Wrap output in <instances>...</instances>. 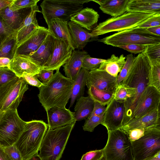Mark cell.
Here are the masks:
<instances>
[{"label":"cell","mask_w":160,"mask_h":160,"mask_svg":"<svg viewBox=\"0 0 160 160\" xmlns=\"http://www.w3.org/2000/svg\"><path fill=\"white\" fill-rule=\"evenodd\" d=\"M68 25L75 49L82 50L91 38H94L90 32L74 22L69 21Z\"/></svg>","instance_id":"484cf974"},{"label":"cell","mask_w":160,"mask_h":160,"mask_svg":"<svg viewBox=\"0 0 160 160\" xmlns=\"http://www.w3.org/2000/svg\"><path fill=\"white\" fill-rule=\"evenodd\" d=\"M90 0H44L40 4L41 12L47 25L55 19L68 22L71 17Z\"/></svg>","instance_id":"8992f818"},{"label":"cell","mask_w":160,"mask_h":160,"mask_svg":"<svg viewBox=\"0 0 160 160\" xmlns=\"http://www.w3.org/2000/svg\"><path fill=\"white\" fill-rule=\"evenodd\" d=\"M13 1V0H0V11L9 6Z\"/></svg>","instance_id":"f5cc1de1"},{"label":"cell","mask_w":160,"mask_h":160,"mask_svg":"<svg viewBox=\"0 0 160 160\" xmlns=\"http://www.w3.org/2000/svg\"><path fill=\"white\" fill-rule=\"evenodd\" d=\"M94 104V102L89 96H82L77 100L74 108L76 121L88 118L92 111Z\"/></svg>","instance_id":"f546056e"},{"label":"cell","mask_w":160,"mask_h":160,"mask_svg":"<svg viewBox=\"0 0 160 160\" xmlns=\"http://www.w3.org/2000/svg\"><path fill=\"white\" fill-rule=\"evenodd\" d=\"M90 71L83 68L80 70L75 79L70 97V107H72L76 100L84 94L87 76Z\"/></svg>","instance_id":"83f0119b"},{"label":"cell","mask_w":160,"mask_h":160,"mask_svg":"<svg viewBox=\"0 0 160 160\" xmlns=\"http://www.w3.org/2000/svg\"><path fill=\"white\" fill-rule=\"evenodd\" d=\"M136 93L135 89L121 82L116 87L113 98L117 101L124 102L125 106L134 97Z\"/></svg>","instance_id":"4dcf8cb0"},{"label":"cell","mask_w":160,"mask_h":160,"mask_svg":"<svg viewBox=\"0 0 160 160\" xmlns=\"http://www.w3.org/2000/svg\"><path fill=\"white\" fill-rule=\"evenodd\" d=\"M26 123L19 117L17 109L2 112L0 119V146L5 148L15 144Z\"/></svg>","instance_id":"9c48e42d"},{"label":"cell","mask_w":160,"mask_h":160,"mask_svg":"<svg viewBox=\"0 0 160 160\" xmlns=\"http://www.w3.org/2000/svg\"><path fill=\"white\" fill-rule=\"evenodd\" d=\"M2 148L11 160H22L21 154L15 144Z\"/></svg>","instance_id":"7bdbcfd3"},{"label":"cell","mask_w":160,"mask_h":160,"mask_svg":"<svg viewBox=\"0 0 160 160\" xmlns=\"http://www.w3.org/2000/svg\"><path fill=\"white\" fill-rule=\"evenodd\" d=\"M10 61L8 58L0 57V68L8 67Z\"/></svg>","instance_id":"db71d44e"},{"label":"cell","mask_w":160,"mask_h":160,"mask_svg":"<svg viewBox=\"0 0 160 160\" xmlns=\"http://www.w3.org/2000/svg\"><path fill=\"white\" fill-rule=\"evenodd\" d=\"M54 47V38L49 32L38 48L28 56L26 57L42 68L50 58Z\"/></svg>","instance_id":"ffe728a7"},{"label":"cell","mask_w":160,"mask_h":160,"mask_svg":"<svg viewBox=\"0 0 160 160\" xmlns=\"http://www.w3.org/2000/svg\"><path fill=\"white\" fill-rule=\"evenodd\" d=\"M49 32L55 38L67 43L75 50L68 25V22L58 19L51 21L48 25Z\"/></svg>","instance_id":"603a6c76"},{"label":"cell","mask_w":160,"mask_h":160,"mask_svg":"<svg viewBox=\"0 0 160 160\" xmlns=\"http://www.w3.org/2000/svg\"><path fill=\"white\" fill-rule=\"evenodd\" d=\"M37 20L30 25L19 28L17 30V43L30 34L34 30L39 27Z\"/></svg>","instance_id":"ab89813d"},{"label":"cell","mask_w":160,"mask_h":160,"mask_svg":"<svg viewBox=\"0 0 160 160\" xmlns=\"http://www.w3.org/2000/svg\"><path fill=\"white\" fill-rule=\"evenodd\" d=\"M104 113L100 115L94 116L87 118L83 126V130L84 131L93 132L97 126L102 123Z\"/></svg>","instance_id":"d590c367"},{"label":"cell","mask_w":160,"mask_h":160,"mask_svg":"<svg viewBox=\"0 0 160 160\" xmlns=\"http://www.w3.org/2000/svg\"><path fill=\"white\" fill-rule=\"evenodd\" d=\"M0 160H11L1 146H0Z\"/></svg>","instance_id":"11a10c76"},{"label":"cell","mask_w":160,"mask_h":160,"mask_svg":"<svg viewBox=\"0 0 160 160\" xmlns=\"http://www.w3.org/2000/svg\"><path fill=\"white\" fill-rule=\"evenodd\" d=\"M47 113L49 130L62 127L76 121L74 112L66 107H52Z\"/></svg>","instance_id":"e0dca14e"},{"label":"cell","mask_w":160,"mask_h":160,"mask_svg":"<svg viewBox=\"0 0 160 160\" xmlns=\"http://www.w3.org/2000/svg\"><path fill=\"white\" fill-rule=\"evenodd\" d=\"M106 108V107L103 106L97 102H94L92 111L87 118H89L94 116L100 115L104 113Z\"/></svg>","instance_id":"f907efd6"},{"label":"cell","mask_w":160,"mask_h":160,"mask_svg":"<svg viewBox=\"0 0 160 160\" xmlns=\"http://www.w3.org/2000/svg\"><path fill=\"white\" fill-rule=\"evenodd\" d=\"M147 46L130 44L119 46L118 48L123 49L131 53L136 54L140 53L145 49Z\"/></svg>","instance_id":"bcb514c9"},{"label":"cell","mask_w":160,"mask_h":160,"mask_svg":"<svg viewBox=\"0 0 160 160\" xmlns=\"http://www.w3.org/2000/svg\"><path fill=\"white\" fill-rule=\"evenodd\" d=\"M73 83L74 81L64 76L59 69L48 83L39 88V100L46 112L52 107H66Z\"/></svg>","instance_id":"7a4b0ae2"},{"label":"cell","mask_w":160,"mask_h":160,"mask_svg":"<svg viewBox=\"0 0 160 160\" xmlns=\"http://www.w3.org/2000/svg\"><path fill=\"white\" fill-rule=\"evenodd\" d=\"M17 34L9 37L0 45V57L11 60L13 58L17 46Z\"/></svg>","instance_id":"d6a6232c"},{"label":"cell","mask_w":160,"mask_h":160,"mask_svg":"<svg viewBox=\"0 0 160 160\" xmlns=\"http://www.w3.org/2000/svg\"><path fill=\"white\" fill-rule=\"evenodd\" d=\"M31 10L32 8L12 10L8 6L0 11V16L11 28L17 31Z\"/></svg>","instance_id":"44dd1931"},{"label":"cell","mask_w":160,"mask_h":160,"mask_svg":"<svg viewBox=\"0 0 160 160\" xmlns=\"http://www.w3.org/2000/svg\"><path fill=\"white\" fill-rule=\"evenodd\" d=\"M28 89L22 78L16 77L0 85V111L2 112L17 109Z\"/></svg>","instance_id":"30bf717a"},{"label":"cell","mask_w":160,"mask_h":160,"mask_svg":"<svg viewBox=\"0 0 160 160\" xmlns=\"http://www.w3.org/2000/svg\"><path fill=\"white\" fill-rule=\"evenodd\" d=\"M126 60V57L123 54L119 57L112 54L109 58L102 62L98 68L104 70L111 75L117 77L124 65Z\"/></svg>","instance_id":"f1b7e54d"},{"label":"cell","mask_w":160,"mask_h":160,"mask_svg":"<svg viewBox=\"0 0 160 160\" xmlns=\"http://www.w3.org/2000/svg\"><path fill=\"white\" fill-rule=\"evenodd\" d=\"M106 59L93 58L89 55H87L84 58L82 68L85 69L89 71L98 68L101 64Z\"/></svg>","instance_id":"e575fe53"},{"label":"cell","mask_w":160,"mask_h":160,"mask_svg":"<svg viewBox=\"0 0 160 160\" xmlns=\"http://www.w3.org/2000/svg\"><path fill=\"white\" fill-rule=\"evenodd\" d=\"M100 160H106L105 158L103 156H102V157L100 159Z\"/></svg>","instance_id":"680465c9"},{"label":"cell","mask_w":160,"mask_h":160,"mask_svg":"<svg viewBox=\"0 0 160 160\" xmlns=\"http://www.w3.org/2000/svg\"><path fill=\"white\" fill-rule=\"evenodd\" d=\"M125 112L124 102L113 98L107 105L101 124L108 131L119 129L122 126Z\"/></svg>","instance_id":"5bb4252c"},{"label":"cell","mask_w":160,"mask_h":160,"mask_svg":"<svg viewBox=\"0 0 160 160\" xmlns=\"http://www.w3.org/2000/svg\"><path fill=\"white\" fill-rule=\"evenodd\" d=\"M134 160H142L160 151V124L147 128L144 135L131 142Z\"/></svg>","instance_id":"8fae6325"},{"label":"cell","mask_w":160,"mask_h":160,"mask_svg":"<svg viewBox=\"0 0 160 160\" xmlns=\"http://www.w3.org/2000/svg\"><path fill=\"white\" fill-rule=\"evenodd\" d=\"M158 124H160V107L143 116L131 119L119 129L128 134L132 129L146 128Z\"/></svg>","instance_id":"d6986e66"},{"label":"cell","mask_w":160,"mask_h":160,"mask_svg":"<svg viewBox=\"0 0 160 160\" xmlns=\"http://www.w3.org/2000/svg\"><path fill=\"white\" fill-rule=\"evenodd\" d=\"M53 74V71L41 69L36 75L44 85L51 80Z\"/></svg>","instance_id":"681fc988"},{"label":"cell","mask_w":160,"mask_h":160,"mask_svg":"<svg viewBox=\"0 0 160 160\" xmlns=\"http://www.w3.org/2000/svg\"><path fill=\"white\" fill-rule=\"evenodd\" d=\"M127 12L160 13V0H129Z\"/></svg>","instance_id":"4316f807"},{"label":"cell","mask_w":160,"mask_h":160,"mask_svg":"<svg viewBox=\"0 0 160 160\" xmlns=\"http://www.w3.org/2000/svg\"><path fill=\"white\" fill-rule=\"evenodd\" d=\"M49 33L48 28L39 26L17 43L15 55L28 56L38 48Z\"/></svg>","instance_id":"4fadbf2b"},{"label":"cell","mask_w":160,"mask_h":160,"mask_svg":"<svg viewBox=\"0 0 160 160\" xmlns=\"http://www.w3.org/2000/svg\"><path fill=\"white\" fill-rule=\"evenodd\" d=\"M99 17L98 12L92 8L86 7L82 8L72 16L70 20L87 30L90 31L97 24Z\"/></svg>","instance_id":"cb8c5ba5"},{"label":"cell","mask_w":160,"mask_h":160,"mask_svg":"<svg viewBox=\"0 0 160 160\" xmlns=\"http://www.w3.org/2000/svg\"><path fill=\"white\" fill-rule=\"evenodd\" d=\"M142 160H160V151L154 156Z\"/></svg>","instance_id":"9f6ffc18"},{"label":"cell","mask_w":160,"mask_h":160,"mask_svg":"<svg viewBox=\"0 0 160 160\" xmlns=\"http://www.w3.org/2000/svg\"><path fill=\"white\" fill-rule=\"evenodd\" d=\"M88 93L94 102L105 106L110 102L114 96V92L100 90L92 86L88 88Z\"/></svg>","instance_id":"1f68e13d"},{"label":"cell","mask_w":160,"mask_h":160,"mask_svg":"<svg viewBox=\"0 0 160 160\" xmlns=\"http://www.w3.org/2000/svg\"><path fill=\"white\" fill-rule=\"evenodd\" d=\"M48 124L41 120L27 122L20 137L15 144L22 160H26L38 153Z\"/></svg>","instance_id":"3957f363"},{"label":"cell","mask_w":160,"mask_h":160,"mask_svg":"<svg viewBox=\"0 0 160 160\" xmlns=\"http://www.w3.org/2000/svg\"><path fill=\"white\" fill-rule=\"evenodd\" d=\"M107 143L103 148L106 160H134L131 142L128 134L119 129L108 131Z\"/></svg>","instance_id":"ba28073f"},{"label":"cell","mask_w":160,"mask_h":160,"mask_svg":"<svg viewBox=\"0 0 160 160\" xmlns=\"http://www.w3.org/2000/svg\"><path fill=\"white\" fill-rule=\"evenodd\" d=\"M26 160H41V159L39 156L38 153Z\"/></svg>","instance_id":"6f0895ef"},{"label":"cell","mask_w":160,"mask_h":160,"mask_svg":"<svg viewBox=\"0 0 160 160\" xmlns=\"http://www.w3.org/2000/svg\"><path fill=\"white\" fill-rule=\"evenodd\" d=\"M134 59V57L132 54L126 56L125 63L117 77V85L122 82L126 77L132 65Z\"/></svg>","instance_id":"8d00e7d4"},{"label":"cell","mask_w":160,"mask_h":160,"mask_svg":"<svg viewBox=\"0 0 160 160\" xmlns=\"http://www.w3.org/2000/svg\"><path fill=\"white\" fill-rule=\"evenodd\" d=\"M98 42L118 48L130 44L146 46L160 43V36L152 34L146 28H135L118 32L98 39Z\"/></svg>","instance_id":"52a82bcc"},{"label":"cell","mask_w":160,"mask_h":160,"mask_svg":"<svg viewBox=\"0 0 160 160\" xmlns=\"http://www.w3.org/2000/svg\"><path fill=\"white\" fill-rule=\"evenodd\" d=\"M146 29L151 33L160 36V26L151 27L146 28Z\"/></svg>","instance_id":"816d5d0a"},{"label":"cell","mask_w":160,"mask_h":160,"mask_svg":"<svg viewBox=\"0 0 160 160\" xmlns=\"http://www.w3.org/2000/svg\"><path fill=\"white\" fill-rule=\"evenodd\" d=\"M40 0H13L9 6L12 10H16L25 8H32L37 5Z\"/></svg>","instance_id":"74e56055"},{"label":"cell","mask_w":160,"mask_h":160,"mask_svg":"<svg viewBox=\"0 0 160 160\" xmlns=\"http://www.w3.org/2000/svg\"><path fill=\"white\" fill-rule=\"evenodd\" d=\"M98 4L100 9L112 17L120 16L127 11L129 0H92Z\"/></svg>","instance_id":"d4e9b609"},{"label":"cell","mask_w":160,"mask_h":160,"mask_svg":"<svg viewBox=\"0 0 160 160\" xmlns=\"http://www.w3.org/2000/svg\"><path fill=\"white\" fill-rule=\"evenodd\" d=\"M160 92L152 86H147L139 98L131 119L142 117L155 110L160 107Z\"/></svg>","instance_id":"7c38bea8"},{"label":"cell","mask_w":160,"mask_h":160,"mask_svg":"<svg viewBox=\"0 0 160 160\" xmlns=\"http://www.w3.org/2000/svg\"><path fill=\"white\" fill-rule=\"evenodd\" d=\"M151 63L144 52L134 57L133 62L127 75L122 83L136 89L134 97L125 106L122 126L130 121L140 96L148 86Z\"/></svg>","instance_id":"6da1fadb"},{"label":"cell","mask_w":160,"mask_h":160,"mask_svg":"<svg viewBox=\"0 0 160 160\" xmlns=\"http://www.w3.org/2000/svg\"><path fill=\"white\" fill-rule=\"evenodd\" d=\"M54 38V47L52 53L42 69L54 71L60 69L71 56L73 51L72 48L65 42Z\"/></svg>","instance_id":"9a60e30c"},{"label":"cell","mask_w":160,"mask_h":160,"mask_svg":"<svg viewBox=\"0 0 160 160\" xmlns=\"http://www.w3.org/2000/svg\"><path fill=\"white\" fill-rule=\"evenodd\" d=\"M103 156V148L91 151L82 156L80 160H100Z\"/></svg>","instance_id":"f6af8a7d"},{"label":"cell","mask_w":160,"mask_h":160,"mask_svg":"<svg viewBox=\"0 0 160 160\" xmlns=\"http://www.w3.org/2000/svg\"><path fill=\"white\" fill-rule=\"evenodd\" d=\"M158 26H160V13L154 14L136 28H147Z\"/></svg>","instance_id":"b9f144b4"},{"label":"cell","mask_w":160,"mask_h":160,"mask_svg":"<svg viewBox=\"0 0 160 160\" xmlns=\"http://www.w3.org/2000/svg\"><path fill=\"white\" fill-rule=\"evenodd\" d=\"M117 85V77L98 68L89 71L87 76L88 88L92 86L100 90L113 92Z\"/></svg>","instance_id":"2e32d148"},{"label":"cell","mask_w":160,"mask_h":160,"mask_svg":"<svg viewBox=\"0 0 160 160\" xmlns=\"http://www.w3.org/2000/svg\"><path fill=\"white\" fill-rule=\"evenodd\" d=\"M16 77L8 67L0 68V85Z\"/></svg>","instance_id":"ee69618b"},{"label":"cell","mask_w":160,"mask_h":160,"mask_svg":"<svg viewBox=\"0 0 160 160\" xmlns=\"http://www.w3.org/2000/svg\"><path fill=\"white\" fill-rule=\"evenodd\" d=\"M22 78L27 84L38 88L44 85L39 80L36 75L26 74L23 75Z\"/></svg>","instance_id":"7dc6e473"},{"label":"cell","mask_w":160,"mask_h":160,"mask_svg":"<svg viewBox=\"0 0 160 160\" xmlns=\"http://www.w3.org/2000/svg\"><path fill=\"white\" fill-rule=\"evenodd\" d=\"M147 128H136L129 131L128 134L131 142L136 141L143 136Z\"/></svg>","instance_id":"c3c4849f"},{"label":"cell","mask_w":160,"mask_h":160,"mask_svg":"<svg viewBox=\"0 0 160 160\" xmlns=\"http://www.w3.org/2000/svg\"><path fill=\"white\" fill-rule=\"evenodd\" d=\"M76 122L65 126L47 130L38 154L41 160H59Z\"/></svg>","instance_id":"277c9868"},{"label":"cell","mask_w":160,"mask_h":160,"mask_svg":"<svg viewBox=\"0 0 160 160\" xmlns=\"http://www.w3.org/2000/svg\"><path fill=\"white\" fill-rule=\"evenodd\" d=\"M88 54L85 51L74 50L65 63L62 66L66 77L73 81L82 68L83 60Z\"/></svg>","instance_id":"7402d4cb"},{"label":"cell","mask_w":160,"mask_h":160,"mask_svg":"<svg viewBox=\"0 0 160 160\" xmlns=\"http://www.w3.org/2000/svg\"><path fill=\"white\" fill-rule=\"evenodd\" d=\"M144 52L150 60H160V43L147 46Z\"/></svg>","instance_id":"60d3db41"},{"label":"cell","mask_w":160,"mask_h":160,"mask_svg":"<svg viewBox=\"0 0 160 160\" xmlns=\"http://www.w3.org/2000/svg\"><path fill=\"white\" fill-rule=\"evenodd\" d=\"M155 13L127 12L100 22L93 29L90 34L93 38L113 32H119L135 28Z\"/></svg>","instance_id":"5b68a950"},{"label":"cell","mask_w":160,"mask_h":160,"mask_svg":"<svg viewBox=\"0 0 160 160\" xmlns=\"http://www.w3.org/2000/svg\"><path fill=\"white\" fill-rule=\"evenodd\" d=\"M8 68L19 78L26 74L36 75L42 69L27 57L19 55H15L11 60Z\"/></svg>","instance_id":"ac0fdd59"},{"label":"cell","mask_w":160,"mask_h":160,"mask_svg":"<svg viewBox=\"0 0 160 160\" xmlns=\"http://www.w3.org/2000/svg\"><path fill=\"white\" fill-rule=\"evenodd\" d=\"M17 32V31L11 28L0 16V45L8 38Z\"/></svg>","instance_id":"f35d334b"},{"label":"cell","mask_w":160,"mask_h":160,"mask_svg":"<svg viewBox=\"0 0 160 160\" xmlns=\"http://www.w3.org/2000/svg\"><path fill=\"white\" fill-rule=\"evenodd\" d=\"M2 112H1V111H0V118H1V115H2Z\"/></svg>","instance_id":"91938a15"},{"label":"cell","mask_w":160,"mask_h":160,"mask_svg":"<svg viewBox=\"0 0 160 160\" xmlns=\"http://www.w3.org/2000/svg\"><path fill=\"white\" fill-rule=\"evenodd\" d=\"M149 60L151 68L149 74L148 86L154 87L160 92V60Z\"/></svg>","instance_id":"836d02e7"}]
</instances>
